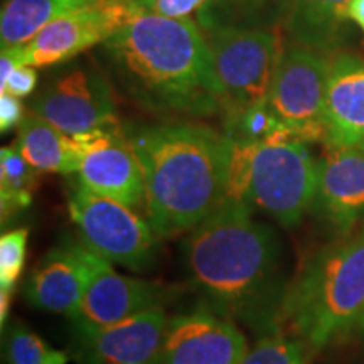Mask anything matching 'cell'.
<instances>
[{
	"label": "cell",
	"mask_w": 364,
	"mask_h": 364,
	"mask_svg": "<svg viewBox=\"0 0 364 364\" xmlns=\"http://www.w3.org/2000/svg\"><path fill=\"white\" fill-rule=\"evenodd\" d=\"M182 247L189 282L206 309L260 336L284 331L282 243L252 208L228 198Z\"/></svg>",
	"instance_id": "obj_1"
},
{
	"label": "cell",
	"mask_w": 364,
	"mask_h": 364,
	"mask_svg": "<svg viewBox=\"0 0 364 364\" xmlns=\"http://www.w3.org/2000/svg\"><path fill=\"white\" fill-rule=\"evenodd\" d=\"M103 46L127 95L145 110L188 118L225 110L208 39L191 17L142 9Z\"/></svg>",
	"instance_id": "obj_2"
},
{
	"label": "cell",
	"mask_w": 364,
	"mask_h": 364,
	"mask_svg": "<svg viewBox=\"0 0 364 364\" xmlns=\"http://www.w3.org/2000/svg\"><path fill=\"white\" fill-rule=\"evenodd\" d=\"M144 176V213L159 238L189 233L228 199L233 139L194 122L125 130Z\"/></svg>",
	"instance_id": "obj_3"
},
{
	"label": "cell",
	"mask_w": 364,
	"mask_h": 364,
	"mask_svg": "<svg viewBox=\"0 0 364 364\" xmlns=\"http://www.w3.org/2000/svg\"><path fill=\"white\" fill-rule=\"evenodd\" d=\"M364 311V225L314 255L287 287L282 327L318 351L354 329Z\"/></svg>",
	"instance_id": "obj_4"
},
{
	"label": "cell",
	"mask_w": 364,
	"mask_h": 364,
	"mask_svg": "<svg viewBox=\"0 0 364 364\" xmlns=\"http://www.w3.org/2000/svg\"><path fill=\"white\" fill-rule=\"evenodd\" d=\"M317 182V159L307 142L233 140L228 198L265 213L280 226H297L311 211Z\"/></svg>",
	"instance_id": "obj_5"
},
{
	"label": "cell",
	"mask_w": 364,
	"mask_h": 364,
	"mask_svg": "<svg viewBox=\"0 0 364 364\" xmlns=\"http://www.w3.org/2000/svg\"><path fill=\"white\" fill-rule=\"evenodd\" d=\"M68 209L90 252L132 272L154 267L161 238L135 208L93 193L75 179L68 188Z\"/></svg>",
	"instance_id": "obj_6"
},
{
	"label": "cell",
	"mask_w": 364,
	"mask_h": 364,
	"mask_svg": "<svg viewBox=\"0 0 364 364\" xmlns=\"http://www.w3.org/2000/svg\"><path fill=\"white\" fill-rule=\"evenodd\" d=\"M225 95L226 120L267 103L284 53L279 29L218 27L203 31Z\"/></svg>",
	"instance_id": "obj_7"
},
{
	"label": "cell",
	"mask_w": 364,
	"mask_h": 364,
	"mask_svg": "<svg viewBox=\"0 0 364 364\" xmlns=\"http://www.w3.org/2000/svg\"><path fill=\"white\" fill-rule=\"evenodd\" d=\"M329 70L331 59L314 49L295 44L282 53L267 107L289 139L324 142Z\"/></svg>",
	"instance_id": "obj_8"
},
{
	"label": "cell",
	"mask_w": 364,
	"mask_h": 364,
	"mask_svg": "<svg viewBox=\"0 0 364 364\" xmlns=\"http://www.w3.org/2000/svg\"><path fill=\"white\" fill-rule=\"evenodd\" d=\"M142 9L136 0H105L68 12L24 46V65L44 68L70 61L105 43Z\"/></svg>",
	"instance_id": "obj_9"
},
{
	"label": "cell",
	"mask_w": 364,
	"mask_h": 364,
	"mask_svg": "<svg viewBox=\"0 0 364 364\" xmlns=\"http://www.w3.org/2000/svg\"><path fill=\"white\" fill-rule=\"evenodd\" d=\"M33 113L68 135L118 127L115 100L98 71L76 68L51 81L31 105Z\"/></svg>",
	"instance_id": "obj_10"
},
{
	"label": "cell",
	"mask_w": 364,
	"mask_h": 364,
	"mask_svg": "<svg viewBox=\"0 0 364 364\" xmlns=\"http://www.w3.org/2000/svg\"><path fill=\"white\" fill-rule=\"evenodd\" d=\"M90 277L78 314L71 318L75 332L118 324L150 309L164 306L166 290L154 282L118 273L105 258L88 250Z\"/></svg>",
	"instance_id": "obj_11"
},
{
	"label": "cell",
	"mask_w": 364,
	"mask_h": 364,
	"mask_svg": "<svg viewBox=\"0 0 364 364\" xmlns=\"http://www.w3.org/2000/svg\"><path fill=\"white\" fill-rule=\"evenodd\" d=\"M311 213L336 238L364 225V145L327 147L317 159Z\"/></svg>",
	"instance_id": "obj_12"
},
{
	"label": "cell",
	"mask_w": 364,
	"mask_h": 364,
	"mask_svg": "<svg viewBox=\"0 0 364 364\" xmlns=\"http://www.w3.org/2000/svg\"><path fill=\"white\" fill-rule=\"evenodd\" d=\"M247 351L236 322L204 309L169 317L156 364H240Z\"/></svg>",
	"instance_id": "obj_13"
},
{
	"label": "cell",
	"mask_w": 364,
	"mask_h": 364,
	"mask_svg": "<svg viewBox=\"0 0 364 364\" xmlns=\"http://www.w3.org/2000/svg\"><path fill=\"white\" fill-rule=\"evenodd\" d=\"M81 164L76 172L85 188L132 208H144V176L134 147L120 125L80 135Z\"/></svg>",
	"instance_id": "obj_14"
},
{
	"label": "cell",
	"mask_w": 364,
	"mask_h": 364,
	"mask_svg": "<svg viewBox=\"0 0 364 364\" xmlns=\"http://www.w3.org/2000/svg\"><path fill=\"white\" fill-rule=\"evenodd\" d=\"M164 306L103 327L75 332V359L78 364H156L166 334Z\"/></svg>",
	"instance_id": "obj_15"
},
{
	"label": "cell",
	"mask_w": 364,
	"mask_h": 364,
	"mask_svg": "<svg viewBox=\"0 0 364 364\" xmlns=\"http://www.w3.org/2000/svg\"><path fill=\"white\" fill-rule=\"evenodd\" d=\"M88 277V248L80 238H65L29 273L24 297L36 309L73 318L83 302Z\"/></svg>",
	"instance_id": "obj_16"
},
{
	"label": "cell",
	"mask_w": 364,
	"mask_h": 364,
	"mask_svg": "<svg viewBox=\"0 0 364 364\" xmlns=\"http://www.w3.org/2000/svg\"><path fill=\"white\" fill-rule=\"evenodd\" d=\"M326 147L364 145V58L331 59L326 91Z\"/></svg>",
	"instance_id": "obj_17"
},
{
	"label": "cell",
	"mask_w": 364,
	"mask_h": 364,
	"mask_svg": "<svg viewBox=\"0 0 364 364\" xmlns=\"http://www.w3.org/2000/svg\"><path fill=\"white\" fill-rule=\"evenodd\" d=\"M353 0H290L284 26L297 46L321 54L339 51L351 38Z\"/></svg>",
	"instance_id": "obj_18"
},
{
	"label": "cell",
	"mask_w": 364,
	"mask_h": 364,
	"mask_svg": "<svg viewBox=\"0 0 364 364\" xmlns=\"http://www.w3.org/2000/svg\"><path fill=\"white\" fill-rule=\"evenodd\" d=\"M14 147L38 171L56 174H76L83 154L80 136L65 134L36 113L21 122Z\"/></svg>",
	"instance_id": "obj_19"
},
{
	"label": "cell",
	"mask_w": 364,
	"mask_h": 364,
	"mask_svg": "<svg viewBox=\"0 0 364 364\" xmlns=\"http://www.w3.org/2000/svg\"><path fill=\"white\" fill-rule=\"evenodd\" d=\"M98 0H4L0 11V44L27 46L46 26L65 14Z\"/></svg>",
	"instance_id": "obj_20"
},
{
	"label": "cell",
	"mask_w": 364,
	"mask_h": 364,
	"mask_svg": "<svg viewBox=\"0 0 364 364\" xmlns=\"http://www.w3.org/2000/svg\"><path fill=\"white\" fill-rule=\"evenodd\" d=\"M290 0H206L198 11L201 31L218 27L277 29L285 21Z\"/></svg>",
	"instance_id": "obj_21"
},
{
	"label": "cell",
	"mask_w": 364,
	"mask_h": 364,
	"mask_svg": "<svg viewBox=\"0 0 364 364\" xmlns=\"http://www.w3.org/2000/svg\"><path fill=\"white\" fill-rule=\"evenodd\" d=\"M41 171L31 166L14 145L0 150V204L7 221L33 203Z\"/></svg>",
	"instance_id": "obj_22"
},
{
	"label": "cell",
	"mask_w": 364,
	"mask_h": 364,
	"mask_svg": "<svg viewBox=\"0 0 364 364\" xmlns=\"http://www.w3.org/2000/svg\"><path fill=\"white\" fill-rule=\"evenodd\" d=\"M4 353L7 364H68L65 353L49 348L21 322L9 327Z\"/></svg>",
	"instance_id": "obj_23"
},
{
	"label": "cell",
	"mask_w": 364,
	"mask_h": 364,
	"mask_svg": "<svg viewBox=\"0 0 364 364\" xmlns=\"http://www.w3.org/2000/svg\"><path fill=\"white\" fill-rule=\"evenodd\" d=\"M309 353L304 341L279 331L262 336L240 364H307Z\"/></svg>",
	"instance_id": "obj_24"
},
{
	"label": "cell",
	"mask_w": 364,
	"mask_h": 364,
	"mask_svg": "<svg viewBox=\"0 0 364 364\" xmlns=\"http://www.w3.org/2000/svg\"><path fill=\"white\" fill-rule=\"evenodd\" d=\"M27 236V228H19L0 238V290L12 292L17 285L26 263Z\"/></svg>",
	"instance_id": "obj_25"
},
{
	"label": "cell",
	"mask_w": 364,
	"mask_h": 364,
	"mask_svg": "<svg viewBox=\"0 0 364 364\" xmlns=\"http://www.w3.org/2000/svg\"><path fill=\"white\" fill-rule=\"evenodd\" d=\"M36 85H38V71H36V68L21 65L9 75V78L4 83H0V90H2V93H9L12 97L26 98L33 95Z\"/></svg>",
	"instance_id": "obj_26"
},
{
	"label": "cell",
	"mask_w": 364,
	"mask_h": 364,
	"mask_svg": "<svg viewBox=\"0 0 364 364\" xmlns=\"http://www.w3.org/2000/svg\"><path fill=\"white\" fill-rule=\"evenodd\" d=\"M145 11L161 14L166 17H189L198 12L206 0H136Z\"/></svg>",
	"instance_id": "obj_27"
},
{
	"label": "cell",
	"mask_w": 364,
	"mask_h": 364,
	"mask_svg": "<svg viewBox=\"0 0 364 364\" xmlns=\"http://www.w3.org/2000/svg\"><path fill=\"white\" fill-rule=\"evenodd\" d=\"M24 120V107L21 98L12 97L9 93L0 95V130L2 134L12 130L14 127H19Z\"/></svg>",
	"instance_id": "obj_28"
},
{
	"label": "cell",
	"mask_w": 364,
	"mask_h": 364,
	"mask_svg": "<svg viewBox=\"0 0 364 364\" xmlns=\"http://www.w3.org/2000/svg\"><path fill=\"white\" fill-rule=\"evenodd\" d=\"M349 17L364 34V0H353L349 7Z\"/></svg>",
	"instance_id": "obj_29"
},
{
	"label": "cell",
	"mask_w": 364,
	"mask_h": 364,
	"mask_svg": "<svg viewBox=\"0 0 364 364\" xmlns=\"http://www.w3.org/2000/svg\"><path fill=\"white\" fill-rule=\"evenodd\" d=\"M11 297L12 292L0 290V324H2V327H6V318L9 314V307H11Z\"/></svg>",
	"instance_id": "obj_30"
},
{
	"label": "cell",
	"mask_w": 364,
	"mask_h": 364,
	"mask_svg": "<svg viewBox=\"0 0 364 364\" xmlns=\"http://www.w3.org/2000/svg\"><path fill=\"white\" fill-rule=\"evenodd\" d=\"M354 329H356L361 336H364V311L361 312V316H359L358 324H356V327H354Z\"/></svg>",
	"instance_id": "obj_31"
},
{
	"label": "cell",
	"mask_w": 364,
	"mask_h": 364,
	"mask_svg": "<svg viewBox=\"0 0 364 364\" xmlns=\"http://www.w3.org/2000/svg\"><path fill=\"white\" fill-rule=\"evenodd\" d=\"M98 2H105V0H98Z\"/></svg>",
	"instance_id": "obj_32"
}]
</instances>
